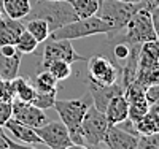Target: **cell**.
Listing matches in <instances>:
<instances>
[{
	"label": "cell",
	"instance_id": "1",
	"mask_svg": "<svg viewBox=\"0 0 159 149\" xmlns=\"http://www.w3.org/2000/svg\"><path fill=\"white\" fill-rule=\"evenodd\" d=\"M91 105H92V97H91L89 90L78 99H70V100H57L56 99V102H54V110L57 111L64 125L69 129L70 140L75 144H86L80 125H81V121Z\"/></svg>",
	"mask_w": 159,
	"mask_h": 149
},
{
	"label": "cell",
	"instance_id": "2",
	"mask_svg": "<svg viewBox=\"0 0 159 149\" xmlns=\"http://www.w3.org/2000/svg\"><path fill=\"white\" fill-rule=\"evenodd\" d=\"M124 33L119 32H108V43H116V42H126L129 45H142L156 40L153 24H151V15L147 7H142L137 10L129 22L124 25Z\"/></svg>",
	"mask_w": 159,
	"mask_h": 149
},
{
	"label": "cell",
	"instance_id": "3",
	"mask_svg": "<svg viewBox=\"0 0 159 149\" xmlns=\"http://www.w3.org/2000/svg\"><path fill=\"white\" fill-rule=\"evenodd\" d=\"M32 18L45 19L49 25V32H54L59 27L78 19L73 7L65 0H38L24 19L27 21Z\"/></svg>",
	"mask_w": 159,
	"mask_h": 149
},
{
	"label": "cell",
	"instance_id": "4",
	"mask_svg": "<svg viewBox=\"0 0 159 149\" xmlns=\"http://www.w3.org/2000/svg\"><path fill=\"white\" fill-rule=\"evenodd\" d=\"M113 32V27L99 18L97 15L89 16V18H78L73 22H69L57 30L51 32L49 38L51 40H80L86 38L91 35H100V33H108Z\"/></svg>",
	"mask_w": 159,
	"mask_h": 149
},
{
	"label": "cell",
	"instance_id": "5",
	"mask_svg": "<svg viewBox=\"0 0 159 149\" xmlns=\"http://www.w3.org/2000/svg\"><path fill=\"white\" fill-rule=\"evenodd\" d=\"M142 7H147L145 2L126 3V2H119V0H102L99 3L97 16L102 18L103 21H107L113 27V32H121L124 25L129 22V19L132 18V15Z\"/></svg>",
	"mask_w": 159,
	"mask_h": 149
},
{
	"label": "cell",
	"instance_id": "6",
	"mask_svg": "<svg viewBox=\"0 0 159 149\" xmlns=\"http://www.w3.org/2000/svg\"><path fill=\"white\" fill-rule=\"evenodd\" d=\"M88 78L92 84L111 86L119 81V67L105 54H96L88 57Z\"/></svg>",
	"mask_w": 159,
	"mask_h": 149
},
{
	"label": "cell",
	"instance_id": "7",
	"mask_svg": "<svg viewBox=\"0 0 159 149\" xmlns=\"http://www.w3.org/2000/svg\"><path fill=\"white\" fill-rule=\"evenodd\" d=\"M108 127L110 124H108L107 117H105V113L99 111L94 105H91L88 108V111L81 121V125H80L86 144L103 143Z\"/></svg>",
	"mask_w": 159,
	"mask_h": 149
},
{
	"label": "cell",
	"instance_id": "8",
	"mask_svg": "<svg viewBox=\"0 0 159 149\" xmlns=\"http://www.w3.org/2000/svg\"><path fill=\"white\" fill-rule=\"evenodd\" d=\"M56 60H64L67 64H75L80 60H88L84 56L78 54L72 45V40H51L48 38L45 48H43V57H42V67H46L51 62Z\"/></svg>",
	"mask_w": 159,
	"mask_h": 149
},
{
	"label": "cell",
	"instance_id": "9",
	"mask_svg": "<svg viewBox=\"0 0 159 149\" xmlns=\"http://www.w3.org/2000/svg\"><path fill=\"white\" fill-rule=\"evenodd\" d=\"M35 132L42 138L43 144H46L51 149H65L72 144L69 129L64 125L62 121H52V122L48 121L42 127L35 129Z\"/></svg>",
	"mask_w": 159,
	"mask_h": 149
},
{
	"label": "cell",
	"instance_id": "10",
	"mask_svg": "<svg viewBox=\"0 0 159 149\" xmlns=\"http://www.w3.org/2000/svg\"><path fill=\"white\" fill-rule=\"evenodd\" d=\"M11 117L32 129H38L48 122V117L43 110L34 106L30 102H24L16 97L11 100Z\"/></svg>",
	"mask_w": 159,
	"mask_h": 149
},
{
	"label": "cell",
	"instance_id": "11",
	"mask_svg": "<svg viewBox=\"0 0 159 149\" xmlns=\"http://www.w3.org/2000/svg\"><path fill=\"white\" fill-rule=\"evenodd\" d=\"M137 141H139L137 135L129 133L118 125H110L103 140L108 149H135Z\"/></svg>",
	"mask_w": 159,
	"mask_h": 149
},
{
	"label": "cell",
	"instance_id": "12",
	"mask_svg": "<svg viewBox=\"0 0 159 149\" xmlns=\"http://www.w3.org/2000/svg\"><path fill=\"white\" fill-rule=\"evenodd\" d=\"M105 117H107L110 125H118L119 122L127 119V113H129V102L124 97V92L116 94L110 99V102L105 106Z\"/></svg>",
	"mask_w": 159,
	"mask_h": 149
},
{
	"label": "cell",
	"instance_id": "13",
	"mask_svg": "<svg viewBox=\"0 0 159 149\" xmlns=\"http://www.w3.org/2000/svg\"><path fill=\"white\" fill-rule=\"evenodd\" d=\"M121 92H124V89H123L119 81L111 86H97V84L89 83V94L92 97V105L102 113L105 111V106L110 102V99L113 95H116V94H121Z\"/></svg>",
	"mask_w": 159,
	"mask_h": 149
},
{
	"label": "cell",
	"instance_id": "14",
	"mask_svg": "<svg viewBox=\"0 0 159 149\" xmlns=\"http://www.w3.org/2000/svg\"><path fill=\"white\" fill-rule=\"evenodd\" d=\"M3 127H5L16 140H19V141H22V143H25V144H43L42 138L37 135L35 129L25 125V124H22V122H18V121L13 119V117H10V119L7 121Z\"/></svg>",
	"mask_w": 159,
	"mask_h": 149
},
{
	"label": "cell",
	"instance_id": "15",
	"mask_svg": "<svg viewBox=\"0 0 159 149\" xmlns=\"http://www.w3.org/2000/svg\"><path fill=\"white\" fill-rule=\"evenodd\" d=\"M139 68H143V70L159 68V42L157 40H151V42L140 45Z\"/></svg>",
	"mask_w": 159,
	"mask_h": 149
},
{
	"label": "cell",
	"instance_id": "16",
	"mask_svg": "<svg viewBox=\"0 0 159 149\" xmlns=\"http://www.w3.org/2000/svg\"><path fill=\"white\" fill-rule=\"evenodd\" d=\"M25 30V25L18 21L11 19L8 16H0V46L2 45H15L19 35Z\"/></svg>",
	"mask_w": 159,
	"mask_h": 149
},
{
	"label": "cell",
	"instance_id": "17",
	"mask_svg": "<svg viewBox=\"0 0 159 149\" xmlns=\"http://www.w3.org/2000/svg\"><path fill=\"white\" fill-rule=\"evenodd\" d=\"M134 127H135L137 135L159 133V103L151 105L150 110L143 114V117L134 124Z\"/></svg>",
	"mask_w": 159,
	"mask_h": 149
},
{
	"label": "cell",
	"instance_id": "18",
	"mask_svg": "<svg viewBox=\"0 0 159 149\" xmlns=\"http://www.w3.org/2000/svg\"><path fill=\"white\" fill-rule=\"evenodd\" d=\"M22 54L16 52L15 56H3L0 54V79L11 81L18 76Z\"/></svg>",
	"mask_w": 159,
	"mask_h": 149
},
{
	"label": "cell",
	"instance_id": "19",
	"mask_svg": "<svg viewBox=\"0 0 159 149\" xmlns=\"http://www.w3.org/2000/svg\"><path fill=\"white\" fill-rule=\"evenodd\" d=\"M30 0H3V13L11 19L22 21L30 13Z\"/></svg>",
	"mask_w": 159,
	"mask_h": 149
},
{
	"label": "cell",
	"instance_id": "20",
	"mask_svg": "<svg viewBox=\"0 0 159 149\" xmlns=\"http://www.w3.org/2000/svg\"><path fill=\"white\" fill-rule=\"evenodd\" d=\"M25 30L30 32L32 37L37 40L38 43H43L49 38V25L45 19H40V18H32L27 19V24H25Z\"/></svg>",
	"mask_w": 159,
	"mask_h": 149
},
{
	"label": "cell",
	"instance_id": "21",
	"mask_svg": "<svg viewBox=\"0 0 159 149\" xmlns=\"http://www.w3.org/2000/svg\"><path fill=\"white\" fill-rule=\"evenodd\" d=\"M13 87H15V97L24 102H32L34 95H35V87L29 79L25 78H19L16 76L15 79H11Z\"/></svg>",
	"mask_w": 159,
	"mask_h": 149
},
{
	"label": "cell",
	"instance_id": "22",
	"mask_svg": "<svg viewBox=\"0 0 159 149\" xmlns=\"http://www.w3.org/2000/svg\"><path fill=\"white\" fill-rule=\"evenodd\" d=\"M70 5L73 7L78 18H89L97 15L99 0H70Z\"/></svg>",
	"mask_w": 159,
	"mask_h": 149
},
{
	"label": "cell",
	"instance_id": "23",
	"mask_svg": "<svg viewBox=\"0 0 159 149\" xmlns=\"http://www.w3.org/2000/svg\"><path fill=\"white\" fill-rule=\"evenodd\" d=\"M56 95H57V89L56 90H48V92H42V90H35V95L32 99V105L40 108V110H49L54 106L56 102Z\"/></svg>",
	"mask_w": 159,
	"mask_h": 149
},
{
	"label": "cell",
	"instance_id": "24",
	"mask_svg": "<svg viewBox=\"0 0 159 149\" xmlns=\"http://www.w3.org/2000/svg\"><path fill=\"white\" fill-rule=\"evenodd\" d=\"M57 83H59V81L52 76L48 70H45V72H40V73L35 76L34 87H35V90H42V92L56 90V89H57Z\"/></svg>",
	"mask_w": 159,
	"mask_h": 149
},
{
	"label": "cell",
	"instance_id": "25",
	"mask_svg": "<svg viewBox=\"0 0 159 149\" xmlns=\"http://www.w3.org/2000/svg\"><path fill=\"white\" fill-rule=\"evenodd\" d=\"M38 45H40V43L32 37V33L27 32V30H24V32L19 35V38L16 40V43H15L18 52H21V54H32V52L38 48Z\"/></svg>",
	"mask_w": 159,
	"mask_h": 149
},
{
	"label": "cell",
	"instance_id": "26",
	"mask_svg": "<svg viewBox=\"0 0 159 149\" xmlns=\"http://www.w3.org/2000/svg\"><path fill=\"white\" fill-rule=\"evenodd\" d=\"M45 70H48L57 81H64L72 75V65L64 60H56V62H51Z\"/></svg>",
	"mask_w": 159,
	"mask_h": 149
},
{
	"label": "cell",
	"instance_id": "27",
	"mask_svg": "<svg viewBox=\"0 0 159 149\" xmlns=\"http://www.w3.org/2000/svg\"><path fill=\"white\" fill-rule=\"evenodd\" d=\"M113 45V62L118 65V62H124L127 57H129V54H130V49L134 45H129L126 42H116V43H111ZM119 67V65H118Z\"/></svg>",
	"mask_w": 159,
	"mask_h": 149
},
{
	"label": "cell",
	"instance_id": "28",
	"mask_svg": "<svg viewBox=\"0 0 159 149\" xmlns=\"http://www.w3.org/2000/svg\"><path fill=\"white\" fill-rule=\"evenodd\" d=\"M135 149H159V133L153 135H139Z\"/></svg>",
	"mask_w": 159,
	"mask_h": 149
},
{
	"label": "cell",
	"instance_id": "29",
	"mask_svg": "<svg viewBox=\"0 0 159 149\" xmlns=\"http://www.w3.org/2000/svg\"><path fill=\"white\" fill-rule=\"evenodd\" d=\"M143 94H145V99H147V102L150 103V106L154 105V103H157V102H159V83L147 86Z\"/></svg>",
	"mask_w": 159,
	"mask_h": 149
},
{
	"label": "cell",
	"instance_id": "30",
	"mask_svg": "<svg viewBox=\"0 0 159 149\" xmlns=\"http://www.w3.org/2000/svg\"><path fill=\"white\" fill-rule=\"evenodd\" d=\"M10 117H11V102L0 100V127H3Z\"/></svg>",
	"mask_w": 159,
	"mask_h": 149
},
{
	"label": "cell",
	"instance_id": "31",
	"mask_svg": "<svg viewBox=\"0 0 159 149\" xmlns=\"http://www.w3.org/2000/svg\"><path fill=\"white\" fill-rule=\"evenodd\" d=\"M150 15H151V24H153V30H154L156 40L159 42V7L150 8Z\"/></svg>",
	"mask_w": 159,
	"mask_h": 149
},
{
	"label": "cell",
	"instance_id": "32",
	"mask_svg": "<svg viewBox=\"0 0 159 149\" xmlns=\"http://www.w3.org/2000/svg\"><path fill=\"white\" fill-rule=\"evenodd\" d=\"M16 52H18V49L15 45H2L0 46V54H3V56H15Z\"/></svg>",
	"mask_w": 159,
	"mask_h": 149
},
{
	"label": "cell",
	"instance_id": "33",
	"mask_svg": "<svg viewBox=\"0 0 159 149\" xmlns=\"http://www.w3.org/2000/svg\"><path fill=\"white\" fill-rule=\"evenodd\" d=\"M8 146H10V138L3 133L2 127H0V149H8Z\"/></svg>",
	"mask_w": 159,
	"mask_h": 149
},
{
	"label": "cell",
	"instance_id": "34",
	"mask_svg": "<svg viewBox=\"0 0 159 149\" xmlns=\"http://www.w3.org/2000/svg\"><path fill=\"white\" fill-rule=\"evenodd\" d=\"M8 149H37V147H34L32 144H19V143H15V141L10 138V146H8Z\"/></svg>",
	"mask_w": 159,
	"mask_h": 149
},
{
	"label": "cell",
	"instance_id": "35",
	"mask_svg": "<svg viewBox=\"0 0 159 149\" xmlns=\"http://www.w3.org/2000/svg\"><path fill=\"white\" fill-rule=\"evenodd\" d=\"M145 5H147V8H154V7H159V0H143Z\"/></svg>",
	"mask_w": 159,
	"mask_h": 149
},
{
	"label": "cell",
	"instance_id": "36",
	"mask_svg": "<svg viewBox=\"0 0 159 149\" xmlns=\"http://www.w3.org/2000/svg\"><path fill=\"white\" fill-rule=\"evenodd\" d=\"M89 149H108V146L105 143H99V144H86Z\"/></svg>",
	"mask_w": 159,
	"mask_h": 149
},
{
	"label": "cell",
	"instance_id": "37",
	"mask_svg": "<svg viewBox=\"0 0 159 149\" xmlns=\"http://www.w3.org/2000/svg\"><path fill=\"white\" fill-rule=\"evenodd\" d=\"M65 149H89L86 144H75V143H72L70 146H67Z\"/></svg>",
	"mask_w": 159,
	"mask_h": 149
},
{
	"label": "cell",
	"instance_id": "38",
	"mask_svg": "<svg viewBox=\"0 0 159 149\" xmlns=\"http://www.w3.org/2000/svg\"><path fill=\"white\" fill-rule=\"evenodd\" d=\"M119 2H126V3H140L143 0H119Z\"/></svg>",
	"mask_w": 159,
	"mask_h": 149
},
{
	"label": "cell",
	"instance_id": "39",
	"mask_svg": "<svg viewBox=\"0 0 159 149\" xmlns=\"http://www.w3.org/2000/svg\"><path fill=\"white\" fill-rule=\"evenodd\" d=\"M3 13V0H0V16H2Z\"/></svg>",
	"mask_w": 159,
	"mask_h": 149
},
{
	"label": "cell",
	"instance_id": "40",
	"mask_svg": "<svg viewBox=\"0 0 159 149\" xmlns=\"http://www.w3.org/2000/svg\"><path fill=\"white\" fill-rule=\"evenodd\" d=\"M65 2H70V0H65Z\"/></svg>",
	"mask_w": 159,
	"mask_h": 149
},
{
	"label": "cell",
	"instance_id": "41",
	"mask_svg": "<svg viewBox=\"0 0 159 149\" xmlns=\"http://www.w3.org/2000/svg\"><path fill=\"white\" fill-rule=\"evenodd\" d=\"M100 2H102V0H99V3H100Z\"/></svg>",
	"mask_w": 159,
	"mask_h": 149
}]
</instances>
